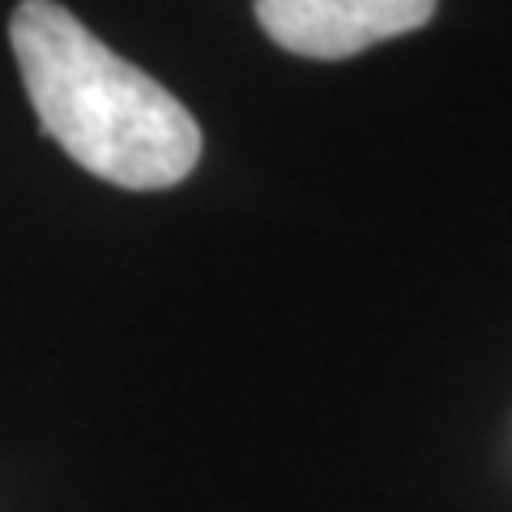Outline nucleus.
<instances>
[{
    "instance_id": "f257e3e1",
    "label": "nucleus",
    "mask_w": 512,
    "mask_h": 512,
    "mask_svg": "<svg viewBox=\"0 0 512 512\" xmlns=\"http://www.w3.org/2000/svg\"><path fill=\"white\" fill-rule=\"evenodd\" d=\"M9 43L43 137L77 167L133 192L175 188L192 175L201 158L192 111L64 5L22 0L9 18Z\"/></svg>"
},
{
    "instance_id": "f03ea898",
    "label": "nucleus",
    "mask_w": 512,
    "mask_h": 512,
    "mask_svg": "<svg viewBox=\"0 0 512 512\" xmlns=\"http://www.w3.org/2000/svg\"><path fill=\"white\" fill-rule=\"evenodd\" d=\"M252 13L282 52L346 60L427 26L436 0H252Z\"/></svg>"
}]
</instances>
